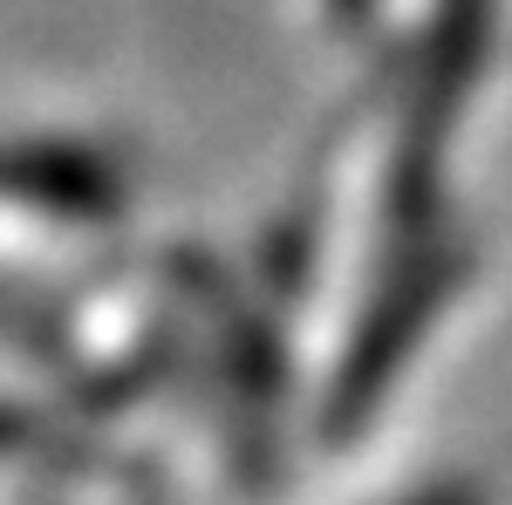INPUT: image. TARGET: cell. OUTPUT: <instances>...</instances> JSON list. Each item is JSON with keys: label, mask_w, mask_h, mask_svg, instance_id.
<instances>
[{"label": "cell", "mask_w": 512, "mask_h": 505, "mask_svg": "<svg viewBox=\"0 0 512 505\" xmlns=\"http://www.w3.org/2000/svg\"><path fill=\"white\" fill-rule=\"evenodd\" d=\"M492 35V0H444L417 69V103L403 117V157H396V219L417 226V212H431V185H437V151L451 137V117L465 103V89L478 76V55Z\"/></svg>", "instance_id": "cell-1"}, {"label": "cell", "mask_w": 512, "mask_h": 505, "mask_svg": "<svg viewBox=\"0 0 512 505\" xmlns=\"http://www.w3.org/2000/svg\"><path fill=\"white\" fill-rule=\"evenodd\" d=\"M451 280H458V246H424L417 267L376 301V314L362 321L349 362H342V383H335V424H355V417L383 396V383L403 369L410 342H417V335L431 328V314L444 308Z\"/></svg>", "instance_id": "cell-2"}, {"label": "cell", "mask_w": 512, "mask_h": 505, "mask_svg": "<svg viewBox=\"0 0 512 505\" xmlns=\"http://www.w3.org/2000/svg\"><path fill=\"white\" fill-rule=\"evenodd\" d=\"M0 198L55 219H117L123 171L82 144H0Z\"/></svg>", "instance_id": "cell-3"}, {"label": "cell", "mask_w": 512, "mask_h": 505, "mask_svg": "<svg viewBox=\"0 0 512 505\" xmlns=\"http://www.w3.org/2000/svg\"><path fill=\"white\" fill-rule=\"evenodd\" d=\"M21 437H28V417L21 410H0V451H14Z\"/></svg>", "instance_id": "cell-4"}, {"label": "cell", "mask_w": 512, "mask_h": 505, "mask_svg": "<svg viewBox=\"0 0 512 505\" xmlns=\"http://www.w3.org/2000/svg\"><path fill=\"white\" fill-rule=\"evenodd\" d=\"M328 7H335V21H362V7H369V0H328Z\"/></svg>", "instance_id": "cell-5"}, {"label": "cell", "mask_w": 512, "mask_h": 505, "mask_svg": "<svg viewBox=\"0 0 512 505\" xmlns=\"http://www.w3.org/2000/svg\"><path fill=\"white\" fill-rule=\"evenodd\" d=\"M417 505H472L465 492H431V499H417Z\"/></svg>", "instance_id": "cell-6"}]
</instances>
